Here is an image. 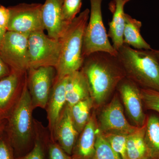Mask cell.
<instances>
[{
  "label": "cell",
  "instance_id": "cell-1",
  "mask_svg": "<svg viewBox=\"0 0 159 159\" xmlns=\"http://www.w3.org/2000/svg\"><path fill=\"white\" fill-rule=\"evenodd\" d=\"M81 68L88 81L94 104L98 106L106 101L125 77L117 56L107 52H96L86 57Z\"/></svg>",
  "mask_w": 159,
  "mask_h": 159
},
{
  "label": "cell",
  "instance_id": "cell-2",
  "mask_svg": "<svg viewBox=\"0 0 159 159\" xmlns=\"http://www.w3.org/2000/svg\"><path fill=\"white\" fill-rule=\"evenodd\" d=\"M117 52L125 77L141 88L159 92V61L152 49L137 50L123 44Z\"/></svg>",
  "mask_w": 159,
  "mask_h": 159
},
{
  "label": "cell",
  "instance_id": "cell-3",
  "mask_svg": "<svg viewBox=\"0 0 159 159\" xmlns=\"http://www.w3.org/2000/svg\"><path fill=\"white\" fill-rule=\"evenodd\" d=\"M89 15L90 10L88 9L80 13L60 39V56L55 68L57 78L66 77L82 67L84 61L82 55L84 39Z\"/></svg>",
  "mask_w": 159,
  "mask_h": 159
},
{
  "label": "cell",
  "instance_id": "cell-4",
  "mask_svg": "<svg viewBox=\"0 0 159 159\" xmlns=\"http://www.w3.org/2000/svg\"><path fill=\"white\" fill-rule=\"evenodd\" d=\"M34 110L26 77L21 94L15 104L9 122L10 143L18 154L17 158L29 152L34 145L35 122L32 116Z\"/></svg>",
  "mask_w": 159,
  "mask_h": 159
},
{
  "label": "cell",
  "instance_id": "cell-5",
  "mask_svg": "<svg viewBox=\"0 0 159 159\" xmlns=\"http://www.w3.org/2000/svg\"><path fill=\"white\" fill-rule=\"evenodd\" d=\"M91 9L83 46L84 58L96 52H105L117 56L118 52L110 42L102 20L103 0H90Z\"/></svg>",
  "mask_w": 159,
  "mask_h": 159
},
{
  "label": "cell",
  "instance_id": "cell-6",
  "mask_svg": "<svg viewBox=\"0 0 159 159\" xmlns=\"http://www.w3.org/2000/svg\"><path fill=\"white\" fill-rule=\"evenodd\" d=\"M28 46L29 68L45 66L56 68L61 48L59 40L51 38L44 31L33 32L29 34Z\"/></svg>",
  "mask_w": 159,
  "mask_h": 159
},
{
  "label": "cell",
  "instance_id": "cell-7",
  "mask_svg": "<svg viewBox=\"0 0 159 159\" xmlns=\"http://www.w3.org/2000/svg\"><path fill=\"white\" fill-rule=\"evenodd\" d=\"M29 35L7 31L0 44V56L13 71L25 73L29 68Z\"/></svg>",
  "mask_w": 159,
  "mask_h": 159
},
{
  "label": "cell",
  "instance_id": "cell-8",
  "mask_svg": "<svg viewBox=\"0 0 159 159\" xmlns=\"http://www.w3.org/2000/svg\"><path fill=\"white\" fill-rule=\"evenodd\" d=\"M42 6L39 3H21L9 7L10 17L7 31L28 34L44 31Z\"/></svg>",
  "mask_w": 159,
  "mask_h": 159
},
{
  "label": "cell",
  "instance_id": "cell-9",
  "mask_svg": "<svg viewBox=\"0 0 159 159\" xmlns=\"http://www.w3.org/2000/svg\"><path fill=\"white\" fill-rule=\"evenodd\" d=\"M27 85L33 108L45 109L56 76L54 67L29 68L27 72Z\"/></svg>",
  "mask_w": 159,
  "mask_h": 159
},
{
  "label": "cell",
  "instance_id": "cell-10",
  "mask_svg": "<svg viewBox=\"0 0 159 159\" xmlns=\"http://www.w3.org/2000/svg\"><path fill=\"white\" fill-rule=\"evenodd\" d=\"M125 78L117 88L129 117L136 126L141 127L146 123L147 116L143 109L141 88L136 84Z\"/></svg>",
  "mask_w": 159,
  "mask_h": 159
},
{
  "label": "cell",
  "instance_id": "cell-11",
  "mask_svg": "<svg viewBox=\"0 0 159 159\" xmlns=\"http://www.w3.org/2000/svg\"><path fill=\"white\" fill-rule=\"evenodd\" d=\"M99 129L102 133L129 134L138 127L131 125L125 118L123 107L117 95L103 109L99 116Z\"/></svg>",
  "mask_w": 159,
  "mask_h": 159
},
{
  "label": "cell",
  "instance_id": "cell-12",
  "mask_svg": "<svg viewBox=\"0 0 159 159\" xmlns=\"http://www.w3.org/2000/svg\"><path fill=\"white\" fill-rule=\"evenodd\" d=\"M63 0H46L42 4L41 16L45 30L51 38L59 40L69 25L62 17Z\"/></svg>",
  "mask_w": 159,
  "mask_h": 159
},
{
  "label": "cell",
  "instance_id": "cell-13",
  "mask_svg": "<svg viewBox=\"0 0 159 159\" xmlns=\"http://www.w3.org/2000/svg\"><path fill=\"white\" fill-rule=\"evenodd\" d=\"M79 135L71 119L70 107L66 103L54 126L52 140L55 141L68 154L71 156Z\"/></svg>",
  "mask_w": 159,
  "mask_h": 159
},
{
  "label": "cell",
  "instance_id": "cell-14",
  "mask_svg": "<svg viewBox=\"0 0 159 159\" xmlns=\"http://www.w3.org/2000/svg\"><path fill=\"white\" fill-rule=\"evenodd\" d=\"M99 127L95 111L76 142L71 157L73 159H91L95 150L97 132Z\"/></svg>",
  "mask_w": 159,
  "mask_h": 159
},
{
  "label": "cell",
  "instance_id": "cell-15",
  "mask_svg": "<svg viewBox=\"0 0 159 159\" xmlns=\"http://www.w3.org/2000/svg\"><path fill=\"white\" fill-rule=\"evenodd\" d=\"M66 79L67 76L61 78L55 77L46 106L45 109L48 122L50 137L51 139L53 138L54 126L57 119L66 104Z\"/></svg>",
  "mask_w": 159,
  "mask_h": 159
},
{
  "label": "cell",
  "instance_id": "cell-16",
  "mask_svg": "<svg viewBox=\"0 0 159 159\" xmlns=\"http://www.w3.org/2000/svg\"><path fill=\"white\" fill-rule=\"evenodd\" d=\"M128 0H111L109 4V9L112 18L109 23L107 35L110 38L114 48L118 51L123 45V31L125 24L124 6Z\"/></svg>",
  "mask_w": 159,
  "mask_h": 159
},
{
  "label": "cell",
  "instance_id": "cell-17",
  "mask_svg": "<svg viewBox=\"0 0 159 159\" xmlns=\"http://www.w3.org/2000/svg\"><path fill=\"white\" fill-rule=\"evenodd\" d=\"M66 103L70 107L91 97L88 81L81 70L67 76L66 85Z\"/></svg>",
  "mask_w": 159,
  "mask_h": 159
},
{
  "label": "cell",
  "instance_id": "cell-18",
  "mask_svg": "<svg viewBox=\"0 0 159 159\" xmlns=\"http://www.w3.org/2000/svg\"><path fill=\"white\" fill-rule=\"evenodd\" d=\"M27 72L21 73L12 71L0 80V109L6 107L16 94L22 93Z\"/></svg>",
  "mask_w": 159,
  "mask_h": 159
},
{
  "label": "cell",
  "instance_id": "cell-19",
  "mask_svg": "<svg viewBox=\"0 0 159 159\" xmlns=\"http://www.w3.org/2000/svg\"><path fill=\"white\" fill-rule=\"evenodd\" d=\"M142 23L125 13L123 31V44L137 50H150L152 48L141 34Z\"/></svg>",
  "mask_w": 159,
  "mask_h": 159
},
{
  "label": "cell",
  "instance_id": "cell-20",
  "mask_svg": "<svg viewBox=\"0 0 159 159\" xmlns=\"http://www.w3.org/2000/svg\"><path fill=\"white\" fill-rule=\"evenodd\" d=\"M144 139L148 159H159V116L157 115L147 116Z\"/></svg>",
  "mask_w": 159,
  "mask_h": 159
},
{
  "label": "cell",
  "instance_id": "cell-21",
  "mask_svg": "<svg viewBox=\"0 0 159 159\" xmlns=\"http://www.w3.org/2000/svg\"><path fill=\"white\" fill-rule=\"evenodd\" d=\"M145 127L146 123L129 134L126 143L127 159H148L144 139Z\"/></svg>",
  "mask_w": 159,
  "mask_h": 159
},
{
  "label": "cell",
  "instance_id": "cell-22",
  "mask_svg": "<svg viewBox=\"0 0 159 159\" xmlns=\"http://www.w3.org/2000/svg\"><path fill=\"white\" fill-rule=\"evenodd\" d=\"M94 105L93 99L90 97L70 107L71 119L79 134L89 122L92 114L91 110Z\"/></svg>",
  "mask_w": 159,
  "mask_h": 159
},
{
  "label": "cell",
  "instance_id": "cell-23",
  "mask_svg": "<svg viewBox=\"0 0 159 159\" xmlns=\"http://www.w3.org/2000/svg\"><path fill=\"white\" fill-rule=\"evenodd\" d=\"M35 136L34 145L29 152L16 159H46L45 152L47 137L43 135V128L35 122Z\"/></svg>",
  "mask_w": 159,
  "mask_h": 159
},
{
  "label": "cell",
  "instance_id": "cell-24",
  "mask_svg": "<svg viewBox=\"0 0 159 159\" xmlns=\"http://www.w3.org/2000/svg\"><path fill=\"white\" fill-rule=\"evenodd\" d=\"M91 159H122L111 147L99 129L97 134L95 152Z\"/></svg>",
  "mask_w": 159,
  "mask_h": 159
},
{
  "label": "cell",
  "instance_id": "cell-25",
  "mask_svg": "<svg viewBox=\"0 0 159 159\" xmlns=\"http://www.w3.org/2000/svg\"><path fill=\"white\" fill-rule=\"evenodd\" d=\"M102 134L114 151L122 159H127L126 143L129 134L119 132L102 133Z\"/></svg>",
  "mask_w": 159,
  "mask_h": 159
},
{
  "label": "cell",
  "instance_id": "cell-26",
  "mask_svg": "<svg viewBox=\"0 0 159 159\" xmlns=\"http://www.w3.org/2000/svg\"><path fill=\"white\" fill-rule=\"evenodd\" d=\"M82 0H63L62 7L64 20L69 25L79 13L82 6Z\"/></svg>",
  "mask_w": 159,
  "mask_h": 159
},
{
  "label": "cell",
  "instance_id": "cell-27",
  "mask_svg": "<svg viewBox=\"0 0 159 159\" xmlns=\"http://www.w3.org/2000/svg\"><path fill=\"white\" fill-rule=\"evenodd\" d=\"M143 104L148 110L159 113V92L148 89L141 88Z\"/></svg>",
  "mask_w": 159,
  "mask_h": 159
},
{
  "label": "cell",
  "instance_id": "cell-28",
  "mask_svg": "<svg viewBox=\"0 0 159 159\" xmlns=\"http://www.w3.org/2000/svg\"><path fill=\"white\" fill-rule=\"evenodd\" d=\"M46 148L48 159H73L54 140L47 139Z\"/></svg>",
  "mask_w": 159,
  "mask_h": 159
},
{
  "label": "cell",
  "instance_id": "cell-29",
  "mask_svg": "<svg viewBox=\"0 0 159 159\" xmlns=\"http://www.w3.org/2000/svg\"><path fill=\"white\" fill-rule=\"evenodd\" d=\"M0 159H15L11 143L3 139L0 140Z\"/></svg>",
  "mask_w": 159,
  "mask_h": 159
},
{
  "label": "cell",
  "instance_id": "cell-30",
  "mask_svg": "<svg viewBox=\"0 0 159 159\" xmlns=\"http://www.w3.org/2000/svg\"><path fill=\"white\" fill-rule=\"evenodd\" d=\"M10 17V10L0 5V26L7 30Z\"/></svg>",
  "mask_w": 159,
  "mask_h": 159
},
{
  "label": "cell",
  "instance_id": "cell-31",
  "mask_svg": "<svg viewBox=\"0 0 159 159\" xmlns=\"http://www.w3.org/2000/svg\"><path fill=\"white\" fill-rule=\"evenodd\" d=\"M9 73L8 67L7 65L3 61L2 57L0 56V77L6 76Z\"/></svg>",
  "mask_w": 159,
  "mask_h": 159
},
{
  "label": "cell",
  "instance_id": "cell-32",
  "mask_svg": "<svg viewBox=\"0 0 159 159\" xmlns=\"http://www.w3.org/2000/svg\"><path fill=\"white\" fill-rule=\"evenodd\" d=\"M6 31H7V30L6 29H4L2 27L0 26V44L2 40Z\"/></svg>",
  "mask_w": 159,
  "mask_h": 159
},
{
  "label": "cell",
  "instance_id": "cell-33",
  "mask_svg": "<svg viewBox=\"0 0 159 159\" xmlns=\"http://www.w3.org/2000/svg\"><path fill=\"white\" fill-rule=\"evenodd\" d=\"M152 51H153L154 54H155L156 56L157 57L159 61V50H154L152 49Z\"/></svg>",
  "mask_w": 159,
  "mask_h": 159
},
{
  "label": "cell",
  "instance_id": "cell-34",
  "mask_svg": "<svg viewBox=\"0 0 159 159\" xmlns=\"http://www.w3.org/2000/svg\"><path fill=\"white\" fill-rule=\"evenodd\" d=\"M130 1H131V0H128L129 2Z\"/></svg>",
  "mask_w": 159,
  "mask_h": 159
},
{
  "label": "cell",
  "instance_id": "cell-35",
  "mask_svg": "<svg viewBox=\"0 0 159 159\" xmlns=\"http://www.w3.org/2000/svg\"><path fill=\"white\" fill-rule=\"evenodd\" d=\"M0 128H1V125H0Z\"/></svg>",
  "mask_w": 159,
  "mask_h": 159
}]
</instances>
